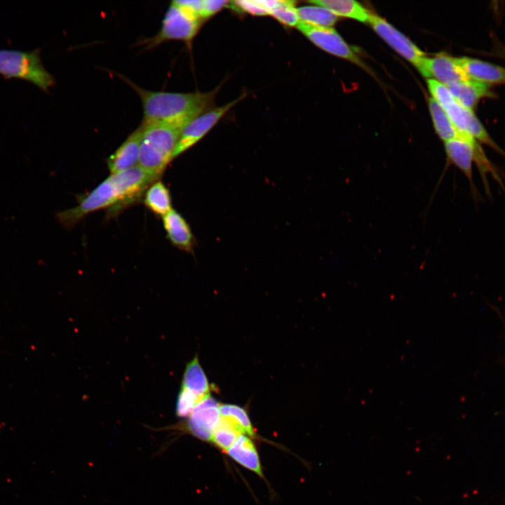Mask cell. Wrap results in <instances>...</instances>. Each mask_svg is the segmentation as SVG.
Segmentation results:
<instances>
[{"instance_id": "cell-1", "label": "cell", "mask_w": 505, "mask_h": 505, "mask_svg": "<svg viewBox=\"0 0 505 505\" xmlns=\"http://www.w3.org/2000/svg\"><path fill=\"white\" fill-rule=\"evenodd\" d=\"M159 178L138 166L112 174L88 194L81 197L77 206L57 214L60 222L72 228L87 215L108 209L109 217L143 199L147 188Z\"/></svg>"}, {"instance_id": "cell-2", "label": "cell", "mask_w": 505, "mask_h": 505, "mask_svg": "<svg viewBox=\"0 0 505 505\" xmlns=\"http://www.w3.org/2000/svg\"><path fill=\"white\" fill-rule=\"evenodd\" d=\"M124 80L139 95L144 123H156L184 128L191 120L209 110L218 88L209 92L175 93L142 88Z\"/></svg>"}, {"instance_id": "cell-3", "label": "cell", "mask_w": 505, "mask_h": 505, "mask_svg": "<svg viewBox=\"0 0 505 505\" xmlns=\"http://www.w3.org/2000/svg\"><path fill=\"white\" fill-rule=\"evenodd\" d=\"M143 126L137 166L159 178L168 164L183 128L156 123Z\"/></svg>"}, {"instance_id": "cell-4", "label": "cell", "mask_w": 505, "mask_h": 505, "mask_svg": "<svg viewBox=\"0 0 505 505\" xmlns=\"http://www.w3.org/2000/svg\"><path fill=\"white\" fill-rule=\"evenodd\" d=\"M39 48L30 51L0 49V74L6 79L29 81L48 92L55 84L53 76L43 66Z\"/></svg>"}, {"instance_id": "cell-5", "label": "cell", "mask_w": 505, "mask_h": 505, "mask_svg": "<svg viewBox=\"0 0 505 505\" xmlns=\"http://www.w3.org/2000/svg\"><path fill=\"white\" fill-rule=\"evenodd\" d=\"M427 83L432 98L441 106L459 132L467 133L477 142L490 147L494 145V140L490 137L472 109H467L457 102L445 85L432 79H429Z\"/></svg>"}, {"instance_id": "cell-6", "label": "cell", "mask_w": 505, "mask_h": 505, "mask_svg": "<svg viewBox=\"0 0 505 505\" xmlns=\"http://www.w3.org/2000/svg\"><path fill=\"white\" fill-rule=\"evenodd\" d=\"M202 20L194 13L172 1L158 33L144 39L141 44L144 50H148L169 41L190 43L198 32Z\"/></svg>"}, {"instance_id": "cell-7", "label": "cell", "mask_w": 505, "mask_h": 505, "mask_svg": "<svg viewBox=\"0 0 505 505\" xmlns=\"http://www.w3.org/2000/svg\"><path fill=\"white\" fill-rule=\"evenodd\" d=\"M243 97L224 105L209 109L191 120L182 130L173 160L200 141Z\"/></svg>"}, {"instance_id": "cell-8", "label": "cell", "mask_w": 505, "mask_h": 505, "mask_svg": "<svg viewBox=\"0 0 505 505\" xmlns=\"http://www.w3.org/2000/svg\"><path fill=\"white\" fill-rule=\"evenodd\" d=\"M297 28L314 44L324 51L358 65H363L354 50L333 28L313 26L302 22H299Z\"/></svg>"}, {"instance_id": "cell-9", "label": "cell", "mask_w": 505, "mask_h": 505, "mask_svg": "<svg viewBox=\"0 0 505 505\" xmlns=\"http://www.w3.org/2000/svg\"><path fill=\"white\" fill-rule=\"evenodd\" d=\"M368 22L394 50L416 67L425 57V53L422 50L381 17L371 13Z\"/></svg>"}, {"instance_id": "cell-10", "label": "cell", "mask_w": 505, "mask_h": 505, "mask_svg": "<svg viewBox=\"0 0 505 505\" xmlns=\"http://www.w3.org/2000/svg\"><path fill=\"white\" fill-rule=\"evenodd\" d=\"M447 163L457 168L467 179L473 198L478 200L479 195L474 182L473 164L475 154L481 148L476 141H469L462 138L452 139L444 142Z\"/></svg>"}, {"instance_id": "cell-11", "label": "cell", "mask_w": 505, "mask_h": 505, "mask_svg": "<svg viewBox=\"0 0 505 505\" xmlns=\"http://www.w3.org/2000/svg\"><path fill=\"white\" fill-rule=\"evenodd\" d=\"M417 68L424 77L436 79L434 80L446 86L470 79L458 64L457 58L444 53L433 58L425 56Z\"/></svg>"}, {"instance_id": "cell-12", "label": "cell", "mask_w": 505, "mask_h": 505, "mask_svg": "<svg viewBox=\"0 0 505 505\" xmlns=\"http://www.w3.org/2000/svg\"><path fill=\"white\" fill-rule=\"evenodd\" d=\"M219 407L217 400L207 395L195 407L183 427L198 438L210 440L220 417Z\"/></svg>"}, {"instance_id": "cell-13", "label": "cell", "mask_w": 505, "mask_h": 505, "mask_svg": "<svg viewBox=\"0 0 505 505\" xmlns=\"http://www.w3.org/2000/svg\"><path fill=\"white\" fill-rule=\"evenodd\" d=\"M142 131L143 126L140 124L108 157L107 164L111 175L135 167L138 163Z\"/></svg>"}, {"instance_id": "cell-14", "label": "cell", "mask_w": 505, "mask_h": 505, "mask_svg": "<svg viewBox=\"0 0 505 505\" xmlns=\"http://www.w3.org/2000/svg\"><path fill=\"white\" fill-rule=\"evenodd\" d=\"M162 219L169 241L181 250L192 252L196 244L195 238L189 224L182 215L172 209Z\"/></svg>"}, {"instance_id": "cell-15", "label": "cell", "mask_w": 505, "mask_h": 505, "mask_svg": "<svg viewBox=\"0 0 505 505\" xmlns=\"http://www.w3.org/2000/svg\"><path fill=\"white\" fill-rule=\"evenodd\" d=\"M456 58L458 64L471 79L487 85L505 83V67L475 58Z\"/></svg>"}, {"instance_id": "cell-16", "label": "cell", "mask_w": 505, "mask_h": 505, "mask_svg": "<svg viewBox=\"0 0 505 505\" xmlns=\"http://www.w3.org/2000/svg\"><path fill=\"white\" fill-rule=\"evenodd\" d=\"M447 88L457 102L470 109H472L481 98L490 95L487 84L471 79L452 83Z\"/></svg>"}, {"instance_id": "cell-17", "label": "cell", "mask_w": 505, "mask_h": 505, "mask_svg": "<svg viewBox=\"0 0 505 505\" xmlns=\"http://www.w3.org/2000/svg\"><path fill=\"white\" fill-rule=\"evenodd\" d=\"M180 389L189 391L201 400L210 394L208 380L197 356L187 364Z\"/></svg>"}, {"instance_id": "cell-18", "label": "cell", "mask_w": 505, "mask_h": 505, "mask_svg": "<svg viewBox=\"0 0 505 505\" xmlns=\"http://www.w3.org/2000/svg\"><path fill=\"white\" fill-rule=\"evenodd\" d=\"M227 453L236 462L262 477L258 453L250 438L241 436Z\"/></svg>"}, {"instance_id": "cell-19", "label": "cell", "mask_w": 505, "mask_h": 505, "mask_svg": "<svg viewBox=\"0 0 505 505\" xmlns=\"http://www.w3.org/2000/svg\"><path fill=\"white\" fill-rule=\"evenodd\" d=\"M429 109L436 131L442 140L445 142L455 138L476 140L470 135L459 132L444 109L433 98L429 99Z\"/></svg>"}, {"instance_id": "cell-20", "label": "cell", "mask_w": 505, "mask_h": 505, "mask_svg": "<svg viewBox=\"0 0 505 505\" xmlns=\"http://www.w3.org/2000/svg\"><path fill=\"white\" fill-rule=\"evenodd\" d=\"M309 2L328 9L337 17L349 18L363 22H368L371 14L354 0H312Z\"/></svg>"}, {"instance_id": "cell-21", "label": "cell", "mask_w": 505, "mask_h": 505, "mask_svg": "<svg viewBox=\"0 0 505 505\" xmlns=\"http://www.w3.org/2000/svg\"><path fill=\"white\" fill-rule=\"evenodd\" d=\"M143 202L152 213L162 217L172 210L170 191L159 180L147 188L143 196Z\"/></svg>"}, {"instance_id": "cell-22", "label": "cell", "mask_w": 505, "mask_h": 505, "mask_svg": "<svg viewBox=\"0 0 505 505\" xmlns=\"http://www.w3.org/2000/svg\"><path fill=\"white\" fill-rule=\"evenodd\" d=\"M244 433L242 428L234 419L220 415L210 440L220 448L227 451Z\"/></svg>"}, {"instance_id": "cell-23", "label": "cell", "mask_w": 505, "mask_h": 505, "mask_svg": "<svg viewBox=\"0 0 505 505\" xmlns=\"http://www.w3.org/2000/svg\"><path fill=\"white\" fill-rule=\"evenodd\" d=\"M297 11L299 22L309 25L331 27L338 20L328 9L318 5L300 6Z\"/></svg>"}, {"instance_id": "cell-24", "label": "cell", "mask_w": 505, "mask_h": 505, "mask_svg": "<svg viewBox=\"0 0 505 505\" xmlns=\"http://www.w3.org/2000/svg\"><path fill=\"white\" fill-rule=\"evenodd\" d=\"M221 416L229 417L234 419L243 430L245 433L252 436L254 430L246 411L240 406L231 404L220 405Z\"/></svg>"}, {"instance_id": "cell-25", "label": "cell", "mask_w": 505, "mask_h": 505, "mask_svg": "<svg viewBox=\"0 0 505 505\" xmlns=\"http://www.w3.org/2000/svg\"><path fill=\"white\" fill-rule=\"evenodd\" d=\"M295 6V1H281V3L271 11L270 15L286 26L297 27L299 19Z\"/></svg>"}, {"instance_id": "cell-26", "label": "cell", "mask_w": 505, "mask_h": 505, "mask_svg": "<svg viewBox=\"0 0 505 505\" xmlns=\"http://www.w3.org/2000/svg\"><path fill=\"white\" fill-rule=\"evenodd\" d=\"M202 400L189 391L180 389L176 400V415L180 417H188Z\"/></svg>"}, {"instance_id": "cell-27", "label": "cell", "mask_w": 505, "mask_h": 505, "mask_svg": "<svg viewBox=\"0 0 505 505\" xmlns=\"http://www.w3.org/2000/svg\"><path fill=\"white\" fill-rule=\"evenodd\" d=\"M231 6L237 10L253 15H268L269 13L263 5L262 0L234 1Z\"/></svg>"}, {"instance_id": "cell-28", "label": "cell", "mask_w": 505, "mask_h": 505, "mask_svg": "<svg viewBox=\"0 0 505 505\" xmlns=\"http://www.w3.org/2000/svg\"><path fill=\"white\" fill-rule=\"evenodd\" d=\"M230 2L228 1L219 0H203L202 8L200 14L201 18L207 19L227 6Z\"/></svg>"}]
</instances>
